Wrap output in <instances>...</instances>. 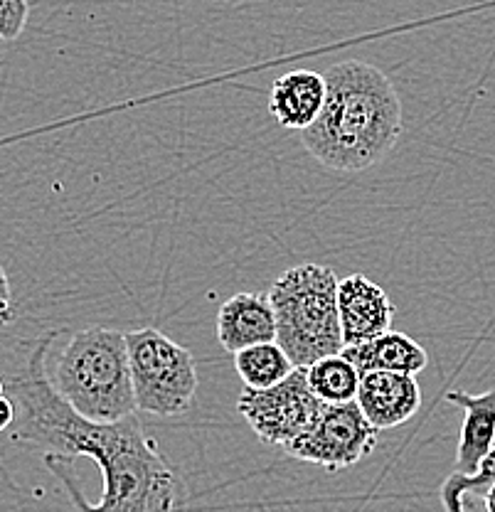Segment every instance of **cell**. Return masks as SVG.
Listing matches in <instances>:
<instances>
[{"mask_svg":"<svg viewBox=\"0 0 495 512\" xmlns=\"http://www.w3.org/2000/svg\"><path fill=\"white\" fill-rule=\"evenodd\" d=\"M57 333L37 338L25 367L5 382L15 402L10 439L37 446L65 485L74 512H175L180 480L136 414L101 424L82 416L47 375Z\"/></svg>","mask_w":495,"mask_h":512,"instance_id":"obj_1","label":"cell"},{"mask_svg":"<svg viewBox=\"0 0 495 512\" xmlns=\"http://www.w3.org/2000/svg\"><path fill=\"white\" fill-rule=\"evenodd\" d=\"M326 101L301 143L321 165L338 173H363L380 163L402 136V99L375 64L345 60L326 74Z\"/></svg>","mask_w":495,"mask_h":512,"instance_id":"obj_2","label":"cell"},{"mask_svg":"<svg viewBox=\"0 0 495 512\" xmlns=\"http://www.w3.org/2000/svg\"><path fill=\"white\" fill-rule=\"evenodd\" d=\"M52 384L79 414L101 424L136 414L126 333L84 328L57 355Z\"/></svg>","mask_w":495,"mask_h":512,"instance_id":"obj_3","label":"cell"},{"mask_svg":"<svg viewBox=\"0 0 495 512\" xmlns=\"http://www.w3.org/2000/svg\"><path fill=\"white\" fill-rule=\"evenodd\" d=\"M276 316V343L296 367L343 352L338 313V276L323 264L286 269L269 288Z\"/></svg>","mask_w":495,"mask_h":512,"instance_id":"obj_4","label":"cell"},{"mask_svg":"<svg viewBox=\"0 0 495 512\" xmlns=\"http://www.w3.org/2000/svg\"><path fill=\"white\" fill-rule=\"evenodd\" d=\"M133 397L138 412L180 416L190 412L198 394V367L193 352L158 328L126 333Z\"/></svg>","mask_w":495,"mask_h":512,"instance_id":"obj_5","label":"cell"},{"mask_svg":"<svg viewBox=\"0 0 495 512\" xmlns=\"http://www.w3.org/2000/svg\"><path fill=\"white\" fill-rule=\"evenodd\" d=\"M382 431L367 421L360 404L321 402L308 429L284 448L291 458L326 468L330 473L345 471L377 448Z\"/></svg>","mask_w":495,"mask_h":512,"instance_id":"obj_6","label":"cell"},{"mask_svg":"<svg viewBox=\"0 0 495 512\" xmlns=\"http://www.w3.org/2000/svg\"><path fill=\"white\" fill-rule=\"evenodd\" d=\"M321 399L311 392L306 367H296L286 380L264 389L244 387L237 412L244 416L262 444L286 448L296 441L316 416Z\"/></svg>","mask_w":495,"mask_h":512,"instance_id":"obj_7","label":"cell"},{"mask_svg":"<svg viewBox=\"0 0 495 512\" xmlns=\"http://www.w3.org/2000/svg\"><path fill=\"white\" fill-rule=\"evenodd\" d=\"M338 313L345 345H358L382 335L395 320V306L385 288L363 274L338 279Z\"/></svg>","mask_w":495,"mask_h":512,"instance_id":"obj_8","label":"cell"},{"mask_svg":"<svg viewBox=\"0 0 495 512\" xmlns=\"http://www.w3.org/2000/svg\"><path fill=\"white\" fill-rule=\"evenodd\" d=\"M355 402L377 431H387L402 426L417 414L422 404V389L417 375L407 372H363Z\"/></svg>","mask_w":495,"mask_h":512,"instance_id":"obj_9","label":"cell"},{"mask_svg":"<svg viewBox=\"0 0 495 512\" xmlns=\"http://www.w3.org/2000/svg\"><path fill=\"white\" fill-rule=\"evenodd\" d=\"M217 340L227 352H239L276 340V316L269 293H234L217 313Z\"/></svg>","mask_w":495,"mask_h":512,"instance_id":"obj_10","label":"cell"},{"mask_svg":"<svg viewBox=\"0 0 495 512\" xmlns=\"http://www.w3.org/2000/svg\"><path fill=\"white\" fill-rule=\"evenodd\" d=\"M446 402L456 404L463 412L459 448H456L454 471L473 476L483 458L495 446V389L483 394L449 392Z\"/></svg>","mask_w":495,"mask_h":512,"instance_id":"obj_11","label":"cell"},{"mask_svg":"<svg viewBox=\"0 0 495 512\" xmlns=\"http://www.w3.org/2000/svg\"><path fill=\"white\" fill-rule=\"evenodd\" d=\"M326 101V77L311 69L281 74L271 87L269 114L289 131H306L318 119Z\"/></svg>","mask_w":495,"mask_h":512,"instance_id":"obj_12","label":"cell"},{"mask_svg":"<svg viewBox=\"0 0 495 512\" xmlns=\"http://www.w3.org/2000/svg\"><path fill=\"white\" fill-rule=\"evenodd\" d=\"M343 355L363 372H407V375H419L429 365V355L422 345L407 333L397 330H385L382 335L365 340L358 345H345Z\"/></svg>","mask_w":495,"mask_h":512,"instance_id":"obj_13","label":"cell"},{"mask_svg":"<svg viewBox=\"0 0 495 512\" xmlns=\"http://www.w3.org/2000/svg\"><path fill=\"white\" fill-rule=\"evenodd\" d=\"M308 387L321 402L343 404L353 402L360 389V370L343 355H328L306 367Z\"/></svg>","mask_w":495,"mask_h":512,"instance_id":"obj_14","label":"cell"},{"mask_svg":"<svg viewBox=\"0 0 495 512\" xmlns=\"http://www.w3.org/2000/svg\"><path fill=\"white\" fill-rule=\"evenodd\" d=\"M234 370H237L244 387L264 389L286 380L296 370V365L286 355V350L274 340V343H259L234 352Z\"/></svg>","mask_w":495,"mask_h":512,"instance_id":"obj_15","label":"cell"},{"mask_svg":"<svg viewBox=\"0 0 495 512\" xmlns=\"http://www.w3.org/2000/svg\"><path fill=\"white\" fill-rule=\"evenodd\" d=\"M495 485V446L491 448L486 458L481 461L478 471L473 476H461V473H451L441 485V503L446 512H466V495H486Z\"/></svg>","mask_w":495,"mask_h":512,"instance_id":"obj_16","label":"cell"},{"mask_svg":"<svg viewBox=\"0 0 495 512\" xmlns=\"http://www.w3.org/2000/svg\"><path fill=\"white\" fill-rule=\"evenodd\" d=\"M28 15V0H0V40H18L28 25Z\"/></svg>","mask_w":495,"mask_h":512,"instance_id":"obj_17","label":"cell"},{"mask_svg":"<svg viewBox=\"0 0 495 512\" xmlns=\"http://www.w3.org/2000/svg\"><path fill=\"white\" fill-rule=\"evenodd\" d=\"M13 318H15L13 291H10L8 274H5V269L0 266V328H3V325H8Z\"/></svg>","mask_w":495,"mask_h":512,"instance_id":"obj_18","label":"cell"},{"mask_svg":"<svg viewBox=\"0 0 495 512\" xmlns=\"http://www.w3.org/2000/svg\"><path fill=\"white\" fill-rule=\"evenodd\" d=\"M15 421V402L8 397V394H0V434L3 431H10Z\"/></svg>","mask_w":495,"mask_h":512,"instance_id":"obj_19","label":"cell"},{"mask_svg":"<svg viewBox=\"0 0 495 512\" xmlns=\"http://www.w3.org/2000/svg\"><path fill=\"white\" fill-rule=\"evenodd\" d=\"M483 503H486V512H495V485H491V490L483 495Z\"/></svg>","mask_w":495,"mask_h":512,"instance_id":"obj_20","label":"cell"},{"mask_svg":"<svg viewBox=\"0 0 495 512\" xmlns=\"http://www.w3.org/2000/svg\"><path fill=\"white\" fill-rule=\"evenodd\" d=\"M0 394H5V382L0 380Z\"/></svg>","mask_w":495,"mask_h":512,"instance_id":"obj_21","label":"cell"}]
</instances>
